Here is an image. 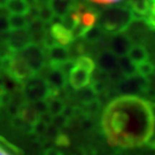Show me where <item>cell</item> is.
Instances as JSON below:
<instances>
[{"instance_id":"obj_1","label":"cell","mask_w":155,"mask_h":155,"mask_svg":"<svg viewBox=\"0 0 155 155\" xmlns=\"http://www.w3.org/2000/svg\"><path fill=\"white\" fill-rule=\"evenodd\" d=\"M150 101L140 97H118L105 109L102 129L109 143L121 147L144 145L153 132Z\"/></svg>"},{"instance_id":"obj_2","label":"cell","mask_w":155,"mask_h":155,"mask_svg":"<svg viewBox=\"0 0 155 155\" xmlns=\"http://www.w3.org/2000/svg\"><path fill=\"white\" fill-rule=\"evenodd\" d=\"M99 28L110 35L125 32L134 22V15L127 6L110 5L98 14Z\"/></svg>"},{"instance_id":"obj_3","label":"cell","mask_w":155,"mask_h":155,"mask_svg":"<svg viewBox=\"0 0 155 155\" xmlns=\"http://www.w3.org/2000/svg\"><path fill=\"white\" fill-rule=\"evenodd\" d=\"M18 54L22 56L27 66L35 75H40L46 66V53L40 45L30 43L22 51H20Z\"/></svg>"},{"instance_id":"obj_4","label":"cell","mask_w":155,"mask_h":155,"mask_svg":"<svg viewBox=\"0 0 155 155\" xmlns=\"http://www.w3.org/2000/svg\"><path fill=\"white\" fill-rule=\"evenodd\" d=\"M22 95L25 102L31 104L45 100L48 95V87L40 75H35L22 85Z\"/></svg>"},{"instance_id":"obj_5","label":"cell","mask_w":155,"mask_h":155,"mask_svg":"<svg viewBox=\"0 0 155 155\" xmlns=\"http://www.w3.org/2000/svg\"><path fill=\"white\" fill-rule=\"evenodd\" d=\"M148 81L134 75L131 77H123L116 85V90L120 97H140L144 95L147 90Z\"/></svg>"},{"instance_id":"obj_6","label":"cell","mask_w":155,"mask_h":155,"mask_svg":"<svg viewBox=\"0 0 155 155\" xmlns=\"http://www.w3.org/2000/svg\"><path fill=\"white\" fill-rule=\"evenodd\" d=\"M5 75L9 76L12 79H14L15 82H17L21 85L25 83L29 78L35 76V74L30 70V68L27 66V63L24 62L22 56L18 53H14L12 55L11 61H9V64H8V68L6 70Z\"/></svg>"},{"instance_id":"obj_7","label":"cell","mask_w":155,"mask_h":155,"mask_svg":"<svg viewBox=\"0 0 155 155\" xmlns=\"http://www.w3.org/2000/svg\"><path fill=\"white\" fill-rule=\"evenodd\" d=\"M44 79L48 87V95L60 97V92L66 89L68 84L67 75L59 68H50Z\"/></svg>"},{"instance_id":"obj_8","label":"cell","mask_w":155,"mask_h":155,"mask_svg":"<svg viewBox=\"0 0 155 155\" xmlns=\"http://www.w3.org/2000/svg\"><path fill=\"white\" fill-rule=\"evenodd\" d=\"M132 45V40L127 33H115V35H111L108 51H110L116 58H122L127 55Z\"/></svg>"},{"instance_id":"obj_9","label":"cell","mask_w":155,"mask_h":155,"mask_svg":"<svg viewBox=\"0 0 155 155\" xmlns=\"http://www.w3.org/2000/svg\"><path fill=\"white\" fill-rule=\"evenodd\" d=\"M45 51H47L45 53H46L47 60H48V63H50V68H60L63 63L71 60L70 52H69V48L67 46L56 44L54 46L50 47L48 50Z\"/></svg>"},{"instance_id":"obj_10","label":"cell","mask_w":155,"mask_h":155,"mask_svg":"<svg viewBox=\"0 0 155 155\" xmlns=\"http://www.w3.org/2000/svg\"><path fill=\"white\" fill-rule=\"evenodd\" d=\"M67 78H68V83L70 84V86L76 91L89 86L92 82V75L86 70L76 66L72 67Z\"/></svg>"},{"instance_id":"obj_11","label":"cell","mask_w":155,"mask_h":155,"mask_svg":"<svg viewBox=\"0 0 155 155\" xmlns=\"http://www.w3.org/2000/svg\"><path fill=\"white\" fill-rule=\"evenodd\" d=\"M28 44H30V39H29L27 29L18 30V31H9L7 33L6 46L12 53H18Z\"/></svg>"},{"instance_id":"obj_12","label":"cell","mask_w":155,"mask_h":155,"mask_svg":"<svg viewBox=\"0 0 155 155\" xmlns=\"http://www.w3.org/2000/svg\"><path fill=\"white\" fill-rule=\"evenodd\" d=\"M45 25L46 24H44L41 21H39L38 18H33L31 21H29L28 27H27V32L29 35L30 43L41 46L45 37L47 35Z\"/></svg>"},{"instance_id":"obj_13","label":"cell","mask_w":155,"mask_h":155,"mask_svg":"<svg viewBox=\"0 0 155 155\" xmlns=\"http://www.w3.org/2000/svg\"><path fill=\"white\" fill-rule=\"evenodd\" d=\"M97 64L99 67V70L110 74L118 69V58L114 55L110 51H104L98 55Z\"/></svg>"},{"instance_id":"obj_14","label":"cell","mask_w":155,"mask_h":155,"mask_svg":"<svg viewBox=\"0 0 155 155\" xmlns=\"http://www.w3.org/2000/svg\"><path fill=\"white\" fill-rule=\"evenodd\" d=\"M50 35L56 44L62 45V46H67L74 40L71 31L67 29L66 27H63L61 23H53L51 27Z\"/></svg>"},{"instance_id":"obj_15","label":"cell","mask_w":155,"mask_h":155,"mask_svg":"<svg viewBox=\"0 0 155 155\" xmlns=\"http://www.w3.org/2000/svg\"><path fill=\"white\" fill-rule=\"evenodd\" d=\"M48 5L52 12L54 13V16L62 20L70 13L72 7L75 6V2L74 0H51Z\"/></svg>"},{"instance_id":"obj_16","label":"cell","mask_w":155,"mask_h":155,"mask_svg":"<svg viewBox=\"0 0 155 155\" xmlns=\"http://www.w3.org/2000/svg\"><path fill=\"white\" fill-rule=\"evenodd\" d=\"M152 1L153 0H129L127 1L130 9L134 15V21L144 20V17L150 11Z\"/></svg>"},{"instance_id":"obj_17","label":"cell","mask_w":155,"mask_h":155,"mask_svg":"<svg viewBox=\"0 0 155 155\" xmlns=\"http://www.w3.org/2000/svg\"><path fill=\"white\" fill-rule=\"evenodd\" d=\"M46 104H47V113L50 114L52 117L61 115L62 113L66 109V102L62 100L60 97H54V95H48L46 99Z\"/></svg>"},{"instance_id":"obj_18","label":"cell","mask_w":155,"mask_h":155,"mask_svg":"<svg viewBox=\"0 0 155 155\" xmlns=\"http://www.w3.org/2000/svg\"><path fill=\"white\" fill-rule=\"evenodd\" d=\"M127 56L129 58V60L136 66L138 63H141V62L148 60V51L146 50V47L143 45L136 44L131 46Z\"/></svg>"},{"instance_id":"obj_19","label":"cell","mask_w":155,"mask_h":155,"mask_svg":"<svg viewBox=\"0 0 155 155\" xmlns=\"http://www.w3.org/2000/svg\"><path fill=\"white\" fill-rule=\"evenodd\" d=\"M6 11L12 15L27 16L30 12V7L24 0H8L6 5Z\"/></svg>"},{"instance_id":"obj_20","label":"cell","mask_w":155,"mask_h":155,"mask_svg":"<svg viewBox=\"0 0 155 155\" xmlns=\"http://www.w3.org/2000/svg\"><path fill=\"white\" fill-rule=\"evenodd\" d=\"M8 20V28L9 31H18V30H25L28 27V18L22 15H12L7 17Z\"/></svg>"},{"instance_id":"obj_21","label":"cell","mask_w":155,"mask_h":155,"mask_svg":"<svg viewBox=\"0 0 155 155\" xmlns=\"http://www.w3.org/2000/svg\"><path fill=\"white\" fill-rule=\"evenodd\" d=\"M37 18L39 21L47 24V23H52L54 21V13L52 12L51 7L48 4H40L37 5Z\"/></svg>"},{"instance_id":"obj_22","label":"cell","mask_w":155,"mask_h":155,"mask_svg":"<svg viewBox=\"0 0 155 155\" xmlns=\"http://www.w3.org/2000/svg\"><path fill=\"white\" fill-rule=\"evenodd\" d=\"M118 70L122 74L123 77H131V76L137 75L136 66L129 60L127 56L118 58Z\"/></svg>"},{"instance_id":"obj_23","label":"cell","mask_w":155,"mask_h":155,"mask_svg":"<svg viewBox=\"0 0 155 155\" xmlns=\"http://www.w3.org/2000/svg\"><path fill=\"white\" fill-rule=\"evenodd\" d=\"M0 155H23V153L17 146L0 136Z\"/></svg>"},{"instance_id":"obj_24","label":"cell","mask_w":155,"mask_h":155,"mask_svg":"<svg viewBox=\"0 0 155 155\" xmlns=\"http://www.w3.org/2000/svg\"><path fill=\"white\" fill-rule=\"evenodd\" d=\"M136 72L140 77L148 78L153 74H155V64L153 62L146 60V61L141 62V63L136 64Z\"/></svg>"},{"instance_id":"obj_25","label":"cell","mask_w":155,"mask_h":155,"mask_svg":"<svg viewBox=\"0 0 155 155\" xmlns=\"http://www.w3.org/2000/svg\"><path fill=\"white\" fill-rule=\"evenodd\" d=\"M74 66L79 67L84 70H86L87 72H90L91 75L94 72L95 70V62L90 58V56L86 55H79L76 58V60H74Z\"/></svg>"},{"instance_id":"obj_26","label":"cell","mask_w":155,"mask_h":155,"mask_svg":"<svg viewBox=\"0 0 155 155\" xmlns=\"http://www.w3.org/2000/svg\"><path fill=\"white\" fill-rule=\"evenodd\" d=\"M77 99L81 101V104L83 106L87 105L90 102H92L94 101L95 99H98L97 98V95L94 93L92 89L89 86H86V87H84V89H81L77 91Z\"/></svg>"},{"instance_id":"obj_27","label":"cell","mask_w":155,"mask_h":155,"mask_svg":"<svg viewBox=\"0 0 155 155\" xmlns=\"http://www.w3.org/2000/svg\"><path fill=\"white\" fill-rule=\"evenodd\" d=\"M9 125H11L12 129H14V130H16V131L25 132V133H28V134H30V131H31V127L28 125L18 115L11 117V120H9Z\"/></svg>"},{"instance_id":"obj_28","label":"cell","mask_w":155,"mask_h":155,"mask_svg":"<svg viewBox=\"0 0 155 155\" xmlns=\"http://www.w3.org/2000/svg\"><path fill=\"white\" fill-rule=\"evenodd\" d=\"M102 33L104 31L99 28V27H97V25H93L92 28H90L85 35L83 36V38L86 40V41H89V43H97V41H99L101 37H102Z\"/></svg>"},{"instance_id":"obj_29","label":"cell","mask_w":155,"mask_h":155,"mask_svg":"<svg viewBox=\"0 0 155 155\" xmlns=\"http://www.w3.org/2000/svg\"><path fill=\"white\" fill-rule=\"evenodd\" d=\"M69 123H70V120L66 117L63 114L61 115H58V116H54L52 118V124L54 125L55 127H58L60 131H61L62 129H64L69 125Z\"/></svg>"},{"instance_id":"obj_30","label":"cell","mask_w":155,"mask_h":155,"mask_svg":"<svg viewBox=\"0 0 155 155\" xmlns=\"http://www.w3.org/2000/svg\"><path fill=\"white\" fill-rule=\"evenodd\" d=\"M53 143H54L58 147H63V148L69 147L70 144H71L70 138L67 136L66 133H62V132H60L58 136H56V138L54 139V141H53Z\"/></svg>"},{"instance_id":"obj_31","label":"cell","mask_w":155,"mask_h":155,"mask_svg":"<svg viewBox=\"0 0 155 155\" xmlns=\"http://www.w3.org/2000/svg\"><path fill=\"white\" fill-rule=\"evenodd\" d=\"M145 23L148 25V28L152 30H155V9L150 8V11L147 13V15L144 17Z\"/></svg>"},{"instance_id":"obj_32","label":"cell","mask_w":155,"mask_h":155,"mask_svg":"<svg viewBox=\"0 0 155 155\" xmlns=\"http://www.w3.org/2000/svg\"><path fill=\"white\" fill-rule=\"evenodd\" d=\"M7 32H9L7 16H0V33H7Z\"/></svg>"},{"instance_id":"obj_33","label":"cell","mask_w":155,"mask_h":155,"mask_svg":"<svg viewBox=\"0 0 155 155\" xmlns=\"http://www.w3.org/2000/svg\"><path fill=\"white\" fill-rule=\"evenodd\" d=\"M43 155H63V153L55 147H47V148H45Z\"/></svg>"},{"instance_id":"obj_34","label":"cell","mask_w":155,"mask_h":155,"mask_svg":"<svg viewBox=\"0 0 155 155\" xmlns=\"http://www.w3.org/2000/svg\"><path fill=\"white\" fill-rule=\"evenodd\" d=\"M93 2H97V4H102V5H111V4H115V2H118L121 0H91Z\"/></svg>"},{"instance_id":"obj_35","label":"cell","mask_w":155,"mask_h":155,"mask_svg":"<svg viewBox=\"0 0 155 155\" xmlns=\"http://www.w3.org/2000/svg\"><path fill=\"white\" fill-rule=\"evenodd\" d=\"M69 155H87L86 154V150H84L83 147H77L72 150V153H70Z\"/></svg>"},{"instance_id":"obj_36","label":"cell","mask_w":155,"mask_h":155,"mask_svg":"<svg viewBox=\"0 0 155 155\" xmlns=\"http://www.w3.org/2000/svg\"><path fill=\"white\" fill-rule=\"evenodd\" d=\"M148 106H150V113L152 115V118H153V121H155V101H153V102L150 101Z\"/></svg>"},{"instance_id":"obj_37","label":"cell","mask_w":155,"mask_h":155,"mask_svg":"<svg viewBox=\"0 0 155 155\" xmlns=\"http://www.w3.org/2000/svg\"><path fill=\"white\" fill-rule=\"evenodd\" d=\"M27 4H28L29 7H35L37 6V0H24Z\"/></svg>"},{"instance_id":"obj_38","label":"cell","mask_w":155,"mask_h":155,"mask_svg":"<svg viewBox=\"0 0 155 155\" xmlns=\"http://www.w3.org/2000/svg\"><path fill=\"white\" fill-rule=\"evenodd\" d=\"M6 14H7L6 8H1V7H0V16H6Z\"/></svg>"},{"instance_id":"obj_39","label":"cell","mask_w":155,"mask_h":155,"mask_svg":"<svg viewBox=\"0 0 155 155\" xmlns=\"http://www.w3.org/2000/svg\"><path fill=\"white\" fill-rule=\"evenodd\" d=\"M51 0H37V5H40V4H48Z\"/></svg>"},{"instance_id":"obj_40","label":"cell","mask_w":155,"mask_h":155,"mask_svg":"<svg viewBox=\"0 0 155 155\" xmlns=\"http://www.w3.org/2000/svg\"><path fill=\"white\" fill-rule=\"evenodd\" d=\"M150 137L155 138V121H154V124H153V132H152V136H150Z\"/></svg>"},{"instance_id":"obj_41","label":"cell","mask_w":155,"mask_h":155,"mask_svg":"<svg viewBox=\"0 0 155 155\" xmlns=\"http://www.w3.org/2000/svg\"><path fill=\"white\" fill-rule=\"evenodd\" d=\"M74 1H75V0H74Z\"/></svg>"}]
</instances>
